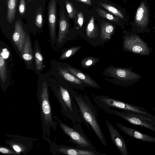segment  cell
Wrapping results in <instances>:
<instances>
[{"label": "cell", "mask_w": 155, "mask_h": 155, "mask_svg": "<svg viewBox=\"0 0 155 155\" xmlns=\"http://www.w3.org/2000/svg\"><path fill=\"white\" fill-rule=\"evenodd\" d=\"M72 94L87 128L91 130L90 126L101 143L107 146L105 137L97 120L96 110L90 99L87 95L83 96L73 91Z\"/></svg>", "instance_id": "1"}, {"label": "cell", "mask_w": 155, "mask_h": 155, "mask_svg": "<svg viewBox=\"0 0 155 155\" xmlns=\"http://www.w3.org/2000/svg\"><path fill=\"white\" fill-rule=\"evenodd\" d=\"M92 98L96 105L103 110L113 108L129 111L150 119L155 123V116L149 113L143 107L134 105L104 95H95L92 94Z\"/></svg>", "instance_id": "2"}, {"label": "cell", "mask_w": 155, "mask_h": 155, "mask_svg": "<svg viewBox=\"0 0 155 155\" xmlns=\"http://www.w3.org/2000/svg\"><path fill=\"white\" fill-rule=\"evenodd\" d=\"M103 110L106 113L120 117L130 124L145 127L155 133V123L151 119L137 113L113 108Z\"/></svg>", "instance_id": "3"}, {"label": "cell", "mask_w": 155, "mask_h": 155, "mask_svg": "<svg viewBox=\"0 0 155 155\" xmlns=\"http://www.w3.org/2000/svg\"><path fill=\"white\" fill-rule=\"evenodd\" d=\"M150 12L146 0L141 1L135 12L132 23L133 32L137 34L150 31L149 26L150 22Z\"/></svg>", "instance_id": "4"}, {"label": "cell", "mask_w": 155, "mask_h": 155, "mask_svg": "<svg viewBox=\"0 0 155 155\" xmlns=\"http://www.w3.org/2000/svg\"><path fill=\"white\" fill-rule=\"evenodd\" d=\"M61 128L75 143L77 147L92 150H97L92 143L84 133L81 124H74L73 127H70L62 123H61Z\"/></svg>", "instance_id": "5"}, {"label": "cell", "mask_w": 155, "mask_h": 155, "mask_svg": "<svg viewBox=\"0 0 155 155\" xmlns=\"http://www.w3.org/2000/svg\"><path fill=\"white\" fill-rule=\"evenodd\" d=\"M123 46L127 51L144 56L150 55L152 51L147 44L134 32L125 37Z\"/></svg>", "instance_id": "6"}, {"label": "cell", "mask_w": 155, "mask_h": 155, "mask_svg": "<svg viewBox=\"0 0 155 155\" xmlns=\"http://www.w3.org/2000/svg\"><path fill=\"white\" fill-rule=\"evenodd\" d=\"M132 67L127 68L111 67L108 70L110 75L118 79L120 84L124 86L134 84L141 78L139 74L132 71Z\"/></svg>", "instance_id": "7"}, {"label": "cell", "mask_w": 155, "mask_h": 155, "mask_svg": "<svg viewBox=\"0 0 155 155\" xmlns=\"http://www.w3.org/2000/svg\"><path fill=\"white\" fill-rule=\"evenodd\" d=\"M106 124L112 142L122 155H129L125 140L119 132L108 120Z\"/></svg>", "instance_id": "8"}, {"label": "cell", "mask_w": 155, "mask_h": 155, "mask_svg": "<svg viewBox=\"0 0 155 155\" xmlns=\"http://www.w3.org/2000/svg\"><path fill=\"white\" fill-rule=\"evenodd\" d=\"M40 97L43 115L46 124L48 125L49 124H51L52 118L48 89L45 83L43 84Z\"/></svg>", "instance_id": "9"}, {"label": "cell", "mask_w": 155, "mask_h": 155, "mask_svg": "<svg viewBox=\"0 0 155 155\" xmlns=\"http://www.w3.org/2000/svg\"><path fill=\"white\" fill-rule=\"evenodd\" d=\"M115 124L122 131L129 136L138 140L151 143H155V138L142 133L132 128L126 127L120 123L115 122Z\"/></svg>", "instance_id": "10"}, {"label": "cell", "mask_w": 155, "mask_h": 155, "mask_svg": "<svg viewBox=\"0 0 155 155\" xmlns=\"http://www.w3.org/2000/svg\"><path fill=\"white\" fill-rule=\"evenodd\" d=\"M26 36L21 22L19 20L17 21L15 24L12 39L15 45L20 52L23 49Z\"/></svg>", "instance_id": "11"}, {"label": "cell", "mask_w": 155, "mask_h": 155, "mask_svg": "<svg viewBox=\"0 0 155 155\" xmlns=\"http://www.w3.org/2000/svg\"><path fill=\"white\" fill-rule=\"evenodd\" d=\"M48 18L51 39L54 40L55 36L56 7L55 0H51L48 8Z\"/></svg>", "instance_id": "12"}, {"label": "cell", "mask_w": 155, "mask_h": 155, "mask_svg": "<svg viewBox=\"0 0 155 155\" xmlns=\"http://www.w3.org/2000/svg\"><path fill=\"white\" fill-rule=\"evenodd\" d=\"M62 153L69 155H102L97 150L94 151L76 147H61L58 150Z\"/></svg>", "instance_id": "13"}, {"label": "cell", "mask_w": 155, "mask_h": 155, "mask_svg": "<svg viewBox=\"0 0 155 155\" xmlns=\"http://www.w3.org/2000/svg\"><path fill=\"white\" fill-rule=\"evenodd\" d=\"M67 69L89 86L97 88H101L95 81L81 71L70 67H67Z\"/></svg>", "instance_id": "14"}, {"label": "cell", "mask_w": 155, "mask_h": 155, "mask_svg": "<svg viewBox=\"0 0 155 155\" xmlns=\"http://www.w3.org/2000/svg\"><path fill=\"white\" fill-rule=\"evenodd\" d=\"M69 26L68 23L62 11L60 14L59 21V30L58 43L60 44L63 41L66 37Z\"/></svg>", "instance_id": "15"}, {"label": "cell", "mask_w": 155, "mask_h": 155, "mask_svg": "<svg viewBox=\"0 0 155 155\" xmlns=\"http://www.w3.org/2000/svg\"><path fill=\"white\" fill-rule=\"evenodd\" d=\"M59 73L66 80L75 85H77L80 88L83 87V83L81 81L71 73L67 69L64 68H59Z\"/></svg>", "instance_id": "16"}, {"label": "cell", "mask_w": 155, "mask_h": 155, "mask_svg": "<svg viewBox=\"0 0 155 155\" xmlns=\"http://www.w3.org/2000/svg\"><path fill=\"white\" fill-rule=\"evenodd\" d=\"M21 54L23 58L26 62H30L33 59V55L31 43L29 37L27 35Z\"/></svg>", "instance_id": "17"}, {"label": "cell", "mask_w": 155, "mask_h": 155, "mask_svg": "<svg viewBox=\"0 0 155 155\" xmlns=\"http://www.w3.org/2000/svg\"><path fill=\"white\" fill-rule=\"evenodd\" d=\"M18 0H7V19L8 22L12 23L15 17Z\"/></svg>", "instance_id": "18"}, {"label": "cell", "mask_w": 155, "mask_h": 155, "mask_svg": "<svg viewBox=\"0 0 155 155\" xmlns=\"http://www.w3.org/2000/svg\"><path fill=\"white\" fill-rule=\"evenodd\" d=\"M114 31V27L110 24L106 23L101 27V37L103 40L109 39Z\"/></svg>", "instance_id": "19"}, {"label": "cell", "mask_w": 155, "mask_h": 155, "mask_svg": "<svg viewBox=\"0 0 155 155\" xmlns=\"http://www.w3.org/2000/svg\"><path fill=\"white\" fill-rule=\"evenodd\" d=\"M0 77L2 81L4 83L6 78V67L5 60L3 56L0 53Z\"/></svg>", "instance_id": "20"}, {"label": "cell", "mask_w": 155, "mask_h": 155, "mask_svg": "<svg viewBox=\"0 0 155 155\" xmlns=\"http://www.w3.org/2000/svg\"><path fill=\"white\" fill-rule=\"evenodd\" d=\"M35 63L36 68L38 71L42 69L43 58L38 48L36 47L35 53Z\"/></svg>", "instance_id": "21"}, {"label": "cell", "mask_w": 155, "mask_h": 155, "mask_svg": "<svg viewBox=\"0 0 155 155\" xmlns=\"http://www.w3.org/2000/svg\"><path fill=\"white\" fill-rule=\"evenodd\" d=\"M100 4L109 12L117 17L121 18H124L123 14L115 7L106 3H100Z\"/></svg>", "instance_id": "22"}, {"label": "cell", "mask_w": 155, "mask_h": 155, "mask_svg": "<svg viewBox=\"0 0 155 155\" xmlns=\"http://www.w3.org/2000/svg\"><path fill=\"white\" fill-rule=\"evenodd\" d=\"M96 11L100 16L107 20L115 22H118L119 21L118 18L115 17L102 9L97 8Z\"/></svg>", "instance_id": "23"}, {"label": "cell", "mask_w": 155, "mask_h": 155, "mask_svg": "<svg viewBox=\"0 0 155 155\" xmlns=\"http://www.w3.org/2000/svg\"><path fill=\"white\" fill-rule=\"evenodd\" d=\"M79 48V47H77L70 49L65 51L61 56L60 59L63 60L70 57L78 51Z\"/></svg>", "instance_id": "24"}, {"label": "cell", "mask_w": 155, "mask_h": 155, "mask_svg": "<svg viewBox=\"0 0 155 155\" xmlns=\"http://www.w3.org/2000/svg\"><path fill=\"white\" fill-rule=\"evenodd\" d=\"M94 29V17H92L87 26L86 32L87 35L90 37L93 34Z\"/></svg>", "instance_id": "25"}, {"label": "cell", "mask_w": 155, "mask_h": 155, "mask_svg": "<svg viewBox=\"0 0 155 155\" xmlns=\"http://www.w3.org/2000/svg\"><path fill=\"white\" fill-rule=\"evenodd\" d=\"M43 18L42 12H38L35 16V23L36 25L39 28H41L42 25Z\"/></svg>", "instance_id": "26"}, {"label": "cell", "mask_w": 155, "mask_h": 155, "mask_svg": "<svg viewBox=\"0 0 155 155\" xmlns=\"http://www.w3.org/2000/svg\"><path fill=\"white\" fill-rule=\"evenodd\" d=\"M65 3L69 17L70 18H73L74 17L75 12L72 4L68 1L66 2Z\"/></svg>", "instance_id": "27"}, {"label": "cell", "mask_w": 155, "mask_h": 155, "mask_svg": "<svg viewBox=\"0 0 155 155\" xmlns=\"http://www.w3.org/2000/svg\"><path fill=\"white\" fill-rule=\"evenodd\" d=\"M26 10L25 0H20L18 7V11L21 15H23L25 13Z\"/></svg>", "instance_id": "28"}, {"label": "cell", "mask_w": 155, "mask_h": 155, "mask_svg": "<svg viewBox=\"0 0 155 155\" xmlns=\"http://www.w3.org/2000/svg\"><path fill=\"white\" fill-rule=\"evenodd\" d=\"M84 21V17L83 14L80 12L78 15L77 22L80 27H81L83 24Z\"/></svg>", "instance_id": "29"}, {"label": "cell", "mask_w": 155, "mask_h": 155, "mask_svg": "<svg viewBox=\"0 0 155 155\" xmlns=\"http://www.w3.org/2000/svg\"><path fill=\"white\" fill-rule=\"evenodd\" d=\"M0 152L3 153L8 154H15L16 153L13 151L4 147L0 148Z\"/></svg>", "instance_id": "30"}, {"label": "cell", "mask_w": 155, "mask_h": 155, "mask_svg": "<svg viewBox=\"0 0 155 155\" xmlns=\"http://www.w3.org/2000/svg\"><path fill=\"white\" fill-rule=\"evenodd\" d=\"M12 147L14 150L17 153H20L22 150L21 147L18 145H13Z\"/></svg>", "instance_id": "31"}, {"label": "cell", "mask_w": 155, "mask_h": 155, "mask_svg": "<svg viewBox=\"0 0 155 155\" xmlns=\"http://www.w3.org/2000/svg\"><path fill=\"white\" fill-rule=\"evenodd\" d=\"M93 63V61L91 59L85 61L84 62V65L86 66H89Z\"/></svg>", "instance_id": "32"}, {"label": "cell", "mask_w": 155, "mask_h": 155, "mask_svg": "<svg viewBox=\"0 0 155 155\" xmlns=\"http://www.w3.org/2000/svg\"><path fill=\"white\" fill-rule=\"evenodd\" d=\"M81 2L88 5L91 4V0H78Z\"/></svg>", "instance_id": "33"}, {"label": "cell", "mask_w": 155, "mask_h": 155, "mask_svg": "<svg viewBox=\"0 0 155 155\" xmlns=\"http://www.w3.org/2000/svg\"><path fill=\"white\" fill-rule=\"evenodd\" d=\"M152 109L153 110V111H155V107H153L152 108Z\"/></svg>", "instance_id": "34"}, {"label": "cell", "mask_w": 155, "mask_h": 155, "mask_svg": "<svg viewBox=\"0 0 155 155\" xmlns=\"http://www.w3.org/2000/svg\"><path fill=\"white\" fill-rule=\"evenodd\" d=\"M154 18L155 19V12L154 13Z\"/></svg>", "instance_id": "35"}, {"label": "cell", "mask_w": 155, "mask_h": 155, "mask_svg": "<svg viewBox=\"0 0 155 155\" xmlns=\"http://www.w3.org/2000/svg\"><path fill=\"white\" fill-rule=\"evenodd\" d=\"M30 0H28V1H30Z\"/></svg>", "instance_id": "36"}]
</instances>
